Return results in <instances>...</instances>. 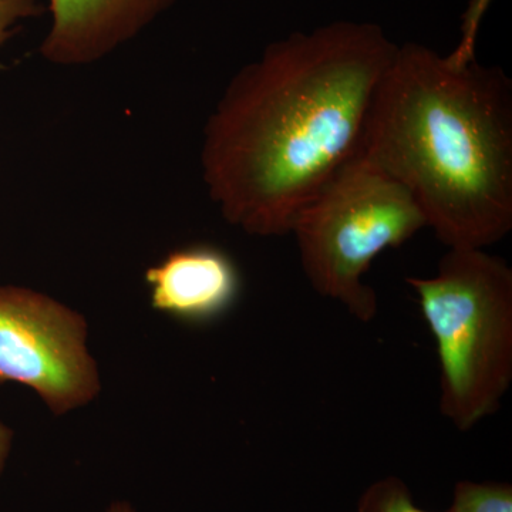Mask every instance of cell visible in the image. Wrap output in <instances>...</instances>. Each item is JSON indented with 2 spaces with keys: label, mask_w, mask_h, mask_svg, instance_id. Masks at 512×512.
I'll use <instances>...</instances> for the list:
<instances>
[{
  "label": "cell",
  "mask_w": 512,
  "mask_h": 512,
  "mask_svg": "<svg viewBox=\"0 0 512 512\" xmlns=\"http://www.w3.org/2000/svg\"><path fill=\"white\" fill-rule=\"evenodd\" d=\"M375 23L335 22L271 43L208 116L202 180L222 217L256 237L296 218L359 154L367 113L397 52Z\"/></svg>",
  "instance_id": "obj_1"
},
{
  "label": "cell",
  "mask_w": 512,
  "mask_h": 512,
  "mask_svg": "<svg viewBox=\"0 0 512 512\" xmlns=\"http://www.w3.org/2000/svg\"><path fill=\"white\" fill-rule=\"evenodd\" d=\"M359 153L409 190L447 248L497 244L512 229V82L397 47L370 104Z\"/></svg>",
  "instance_id": "obj_2"
},
{
  "label": "cell",
  "mask_w": 512,
  "mask_h": 512,
  "mask_svg": "<svg viewBox=\"0 0 512 512\" xmlns=\"http://www.w3.org/2000/svg\"><path fill=\"white\" fill-rule=\"evenodd\" d=\"M436 342L440 413L468 431L512 382V269L481 248H448L437 274L406 278Z\"/></svg>",
  "instance_id": "obj_3"
},
{
  "label": "cell",
  "mask_w": 512,
  "mask_h": 512,
  "mask_svg": "<svg viewBox=\"0 0 512 512\" xmlns=\"http://www.w3.org/2000/svg\"><path fill=\"white\" fill-rule=\"evenodd\" d=\"M423 228L426 218L409 190L359 153L303 208L291 234L312 288L367 323L379 309L363 279L370 265Z\"/></svg>",
  "instance_id": "obj_4"
},
{
  "label": "cell",
  "mask_w": 512,
  "mask_h": 512,
  "mask_svg": "<svg viewBox=\"0 0 512 512\" xmlns=\"http://www.w3.org/2000/svg\"><path fill=\"white\" fill-rule=\"evenodd\" d=\"M8 382L35 390L56 414L94 399L99 375L83 316L42 293L0 285V384Z\"/></svg>",
  "instance_id": "obj_5"
},
{
  "label": "cell",
  "mask_w": 512,
  "mask_h": 512,
  "mask_svg": "<svg viewBox=\"0 0 512 512\" xmlns=\"http://www.w3.org/2000/svg\"><path fill=\"white\" fill-rule=\"evenodd\" d=\"M178 0H49L52 25L40 45L46 62L89 66L146 30Z\"/></svg>",
  "instance_id": "obj_6"
},
{
  "label": "cell",
  "mask_w": 512,
  "mask_h": 512,
  "mask_svg": "<svg viewBox=\"0 0 512 512\" xmlns=\"http://www.w3.org/2000/svg\"><path fill=\"white\" fill-rule=\"evenodd\" d=\"M151 305L187 322L222 315L237 299L241 279L221 249L195 245L175 249L146 271Z\"/></svg>",
  "instance_id": "obj_7"
},
{
  "label": "cell",
  "mask_w": 512,
  "mask_h": 512,
  "mask_svg": "<svg viewBox=\"0 0 512 512\" xmlns=\"http://www.w3.org/2000/svg\"><path fill=\"white\" fill-rule=\"evenodd\" d=\"M448 512H512L511 484L458 481Z\"/></svg>",
  "instance_id": "obj_8"
},
{
  "label": "cell",
  "mask_w": 512,
  "mask_h": 512,
  "mask_svg": "<svg viewBox=\"0 0 512 512\" xmlns=\"http://www.w3.org/2000/svg\"><path fill=\"white\" fill-rule=\"evenodd\" d=\"M357 512H430L414 504L409 487L399 477L376 481L359 498ZM448 512V511H446Z\"/></svg>",
  "instance_id": "obj_9"
},
{
  "label": "cell",
  "mask_w": 512,
  "mask_h": 512,
  "mask_svg": "<svg viewBox=\"0 0 512 512\" xmlns=\"http://www.w3.org/2000/svg\"><path fill=\"white\" fill-rule=\"evenodd\" d=\"M491 3L493 0H470L468 3L466 13L463 15V23H461L460 42L454 47L453 52L447 55L451 63L464 66L476 60L478 32Z\"/></svg>",
  "instance_id": "obj_10"
},
{
  "label": "cell",
  "mask_w": 512,
  "mask_h": 512,
  "mask_svg": "<svg viewBox=\"0 0 512 512\" xmlns=\"http://www.w3.org/2000/svg\"><path fill=\"white\" fill-rule=\"evenodd\" d=\"M42 10L39 0H0V46L12 36L20 20L35 18Z\"/></svg>",
  "instance_id": "obj_11"
},
{
  "label": "cell",
  "mask_w": 512,
  "mask_h": 512,
  "mask_svg": "<svg viewBox=\"0 0 512 512\" xmlns=\"http://www.w3.org/2000/svg\"><path fill=\"white\" fill-rule=\"evenodd\" d=\"M12 430L0 423V474L5 468L6 458L9 456L10 446H12Z\"/></svg>",
  "instance_id": "obj_12"
},
{
  "label": "cell",
  "mask_w": 512,
  "mask_h": 512,
  "mask_svg": "<svg viewBox=\"0 0 512 512\" xmlns=\"http://www.w3.org/2000/svg\"><path fill=\"white\" fill-rule=\"evenodd\" d=\"M109 512H134L133 508L126 503H116L111 505Z\"/></svg>",
  "instance_id": "obj_13"
}]
</instances>
